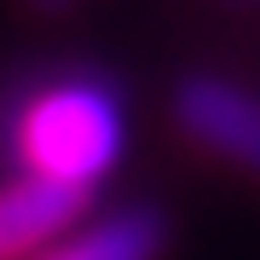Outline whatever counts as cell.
<instances>
[{"mask_svg": "<svg viewBox=\"0 0 260 260\" xmlns=\"http://www.w3.org/2000/svg\"><path fill=\"white\" fill-rule=\"evenodd\" d=\"M121 145H127L121 99L87 75L35 87L12 110V156H18L23 179H41L58 191L87 197L121 162Z\"/></svg>", "mask_w": 260, "mask_h": 260, "instance_id": "obj_1", "label": "cell"}, {"mask_svg": "<svg viewBox=\"0 0 260 260\" xmlns=\"http://www.w3.org/2000/svg\"><path fill=\"white\" fill-rule=\"evenodd\" d=\"M174 121L191 145L260 174V93L225 75H185L174 93Z\"/></svg>", "mask_w": 260, "mask_h": 260, "instance_id": "obj_2", "label": "cell"}, {"mask_svg": "<svg viewBox=\"0 0 260 260\" xmlns=\"http://www.w3.org/2000/svg\"><path fill=\"white\" fill-rule=\"evenodd\" d=\"M237 6H260V0H237Z\"/></svg>", "mask_w": 260, "mask_h": 260, "instance_id": "obj_6", "label": "cell"}, {"mask_svg": "<svg viewBox=\"0 0 260 260\" xmlns=\"http://www.w3.org/2000/svg\"><path fill=\"white\" fill-rule=\"evenodd\" d=\"M81 208H87L81 191H58L41 179L0 185V260H29L35 249H47L81 220Z\"/></svg>", "mask_w": 260, "mask_h": 260, "instance_id": "obj_3", "label": "cell"}, {"mask_svg": "<svg viewBox=\"0 0 260 260\" xmlns=\"http://www.w3.org/2000/svg\"><path fill=\"white\" fill-rule=\"evenodd\" d=\"M162 249V214L150 208H116L104 220L70 225L64 237H52L47 249L29 260H156Z\"/></svg>", "mask_w": 260, "mask_h": 260, "instance_id": "obj_4", "label": "cell"}, {"mask_svg": "<svg viewBox=\"0 0 260 260\" xmlns=\"http://www.w3.org/2000/svg\"><path fill=\"white\" fill-rule=\"evenodd\" d=\"M35 6H64V0H35Z\"/></svg>", "mask_w": 260, "mask_h": 260, "instance_id": "obj_5", "label": "cell"}]
</instances>
